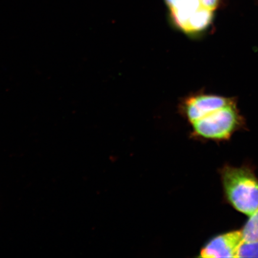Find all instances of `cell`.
<instances>
[{"label": "cell", "mask_w": 258, "mask_h": 258, "mask_svg": "<svg viewBox=\"0 0 258 258\" xmlns=\"http://www.w3.org/2000/svg\"><path fill=\"white\" fill-rule=\"evenodd\" d=\"M226 195L241 213L252 215L258 209V180L246 169L227 167L222 172Z\"/></svg>", "instance_id": "1"}, {"label": "cell", "mask_w": 258, "mask_h": 258, "mask_svg": "<svg viewBox=\"0 0 258 258\" xmlns=\"http://www.w3.org/2000/svg\"><path fill=\"white\" fill-rule=\"evenodd\" d=\"M238 120L234 105L225 106L192 122V134L201 138L225 140L233 133Z\"/></svg>", "instance_id": "2"}, {"label": "cell", "mask_w": 258, "mask_h": 258, "mask_svg": "<svg viewBox=\"0 0 258 258\" xmlns=\"http://www.w3.org/2000/svg\"><path fill=\"white\" fill-rule=\"evenodd\" d=\"M233 105L230 99L224 97L208 95H195L186 98L182 103V114L187 120L195 122L219 109Z\"/></svg>", "instance_id": "3"}, {"label": "cell", "mask_w": 258, "mask_h": 258, "mask_svg": "<svg viewBox=\"0 0 258 258\" xmlns=\"http://www.w3.org/2000/svg\"><path fill=\"white\" fill-rule=\"evenodd\" d=\"M243 239L242 231H234L218 235L202 248L199 257H235L238 247Z\"/></svg>", "instance_id": "4"}, {"label": "cell", "mask_w": 258, "mask_h": 258, "mask_svg": "<svg viewBox=\"0 0 258 258\" xmlns=\"http://www.w3.org/2000/svg\"><path fill=\"white\" fill-rule=\"evenodd\" d=\"M170 10L172 22L183 32L188 29L190 22L203 8L200 0H165Z\"/></svg>", "instance_id": "5"}, {"label": "cell", "mask_w": 258, "mask_h": 258, "mask_svg": "<svg viewBox=\"0 0 258 258\" xmlns=\"http://www.w3.org/2000/svg\"><path fill=\"white\" fill-rule=\"evenodd\" d=\"M243 240L247 241L258 240V209L250 216L249 221L242 230Z\"/></svg>", "instance_id": "6"}, {"label": "cell", "mask_w": 258, "mask_h": 258, "mask_svg": "<svg viewBox=\"0 0 258 258\" xmlns=\"http://www.w3.org/2000/svg\"><path fill=\"white\" fill-rule=\"evenodd\" d=\"M235 257H258V240L251 241L242 240Z\"/></svg>", "instance_id": "7"}, {"label": "cell", "mask_w": 258, "mask_h": 258, "mask_svg": "<svg viewBox=\"0 0 258 258\" xmlns=\"http://www.w3.org/2000/svg\"><path fill=\"white\" fill-rule=\"evenodd\" d=\"M203 8L214 11L218 8L219 0H200Z\"/></svg>", "instance_id": "8"}]
</instances>
